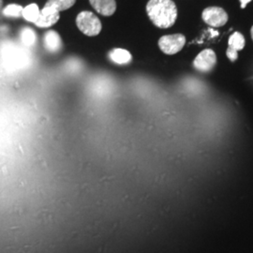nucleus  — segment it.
<instances>
[{
    "instance_id": "3",
    "label": "nucleus",
    "mask_w": 253,
    "mask_h": 253,
    "mask_svg": "<svg viewBox=\"0 0 253 253\" xmlns=\"http://www.w3.org/2000/svg\"><path fill=\"white\" fill-rule=\"evenodd\" d=\"M186 44V38L182 34L166 35L160 39L159 47L164 54H177Z\"/></svg>"
},
{
    "instance_id": "2",
    "label": "nucleus",
    "mask_w": 253,
    "mask_h": 253,
    "mask_svg": "<svg viewBox=\"0 0 253 253\" xmlns=\"http://www.w3.org/2000/svg\"><path fill=\"white\" fill-rule=\"evenodd\" d=\"M76 25L84 35L94 37L99 35L102 29L100 19L91 11H82L76 18Z\"/></svg>"
},
{
    "instance_id": "14",
    "label": "nucleus",
    "mask_w": 253,
    "mask_h": 253,
    "mask_svg": "<svg viewBox=\"0 0 253 253\" xmlns=\"http://www.w3.org/2000/svg\"><path fill=\"white\" fill-rule=\"evenodd\" d=\"M23 7L18 4H9L5 9H3V15L6 17H12V18H18L22 16Z\"/></svg>"
},
{
    "instance_id": "11",
    "label": "nucleus",
    "mask_w": 253,
    "mask_h": 253,
    "mask_svg": "<svg viewBox=\"0 0 253 253\" xmlns=\"http://www.w3.org/2000/svg\"><path fill=\"white\" fill-rule=\"evenodd\" d=\"M40 14H41V10L39 9V6L35 3L29 4L28 6L25 7L22 12V16L26 19L27 22H30V23H35L39 18Z\"/></svg>"
},
{
    "instance_id": "1",
    "label": "nucleus",
    "mask_w": 253,
    "mask_h": 253,
    "mask_svg": "<svg viewBox=\"0 0 253 253\" xmlns=\"http://www.w3.org/2000/svg\"><path fill=\"white\" fill-rule=\"evenodd\" d=\"M146 12L154 25L163 29L172 27L177 18V8L172 0H149Z\"/></svg>"
},
{
    "instance_id": "16",
    "label": "nucleus",
    "mask_w": 253,
    "mask_h": 253,
    "mask_svg": "<svg viewBox=\"0 0 253 253\" xmlns=\"http://www.w3.org/2000/svg\"><path fill=\"white\" fill-rule=\"evenodd\" d=\"M251 1H252V0H240V2H241V8L245 9V8L247 7V5H248Z\"/></svg>"
},
{
    "instance_id": "15",
    "label": "nucleus",
    "mask_w": 253,
    "mask_h": 253,
    "mask_svg": "<svg viewBox=\"0 0 253 253\" xmlns=\"http://www.w3.org/2000/svg\"><path fill=\"white\" fill-rule=\"evenodd\" d=\"M227 56L228 58L232 61V62H235V60L237 59V56H238V52H236L235 50L231 49L228 47L226 52Z\"/></svg>"
},
{
    "instance_id": "5",
    "label": "nucleus",
    "mask_w": 253,
    "mask_h": 253,
    "mask_svg": "<svg viewBox=\"0 0 253 253\" xmlns=\"http://www.w3.org/2000/svg\"><path fill=\"white\" fill-rule=\"evenodd\" d=\"M217 64V56L213 50L206 49L201 52L193 61L194 68L201 73L211 72Z\"/></svg>"
},
{
    "instance_id": "7",
    "label": "nucleus",
    "mask_w": 253,
    "mask_h": 253,
    "mask_svg": "<svg viewBox=\"0 0 253 253\" xmlns=\"http://www.w3.org/2000/svg\"><path fill=\"white\" fill-rule=\"evenodd\" d=\"M91 6L103 16H112L117 10L116 0H89Z\"/></svg>"
},
{
    "instance_id": "17",
    "label": "nucleus",
    "mask_w": 253,
    "mask_h": 253,
    "mask_svg": "<svg viewBox=\"0 0 253 253\" xmlns=\"http://www.w3.org/2000/svg\"><path fill=\"white\" fill-rule=\"evenodd\" d=\"M2 6H3V1H2V0H0V10L2 9Z\"/></svg>"
},
{
    "instance_id": "13",
    "label": "nucleus",
    "mask_w": 253,
    "mask_h": 253,
    "mask_svg": "<svg viewBox=\"0 0 253 253\" xmlns=\"http://www.w3.org/2000/svg\"><path fill=\"white\" fill-rule=\"evenodd\" d=\"M21 40L25 45L32 46L36 42V33L31 28H24L21 32Z\"/></svg>"
},
{
    "instance_id": "12",
    "label": "nucleus",
    "mask_w": 253,
    "mask_h": 253,
    "mask_svg": "<svg viewBox=\"0 0 253 253\" xmlns=\"http://www.w3.org/2000/svg\"><path fill=\"white\" fill-rule=\"evenodd\" d=\"M245 46V38L240 32H235L229 39V48L236 52L242 50Z\"/></svg>"
},
{
    "instance_id": "6",
    "label": "nucleus",
    "mask_w": 253,
    "mask_h": 253,
    "mask_svg": "<svg viewBox=\"0 0 253 253\" xmlns=\"http://www.w3.org/2000/svg\"><path fill=\"white\" fill-rule=\"evenodd\" d=\"M60 18V14L57 10L52 8H46L41 10V14L36 22L34 23L37 27L41 28H47L53 27Z\"/></svg>"
},
{
    "instance_id": "8",
    "label": "nucleus",
    "mask_w": 253,
    "mask_h": 253,
    "mask_svg": "<svg viewBox=\"0 0 253 253\" xmlns=\"http://www.w3.org/2000/svg\"><path fill=\"white\" fill-rule=\"evenodd\" d=\"M44 46L50 53H58L63 47L60 35L54 30H48L44 34Z\"/></svg>"
},
{
    "instance_id": "4",
    "label": "nucleus",
    "mask_w": 253,
    "mask_h": 253,
    "mask_svg": "<svg viewBox=\"0 0 253 253\" xmlns=\"http://www.w3.org/2000/svg\"><path fill=\"white\" fill-rule=\"evenodd\" d=\"M203 20L212 27H223L228 21L226 11L219 7H208L204 9L202 14Z\"/></svg>"
},
{
    "instance_id": "18",
    "label": "nucleus",
    "mask_w": 253,
    "mask_h": 253,
    "mask_svg": "<svg viewBox=\"0 0 253 253\" xmlns=\"http://www.w3.org/2000/svg\"><path fill=\"white\" fill-rule=\"evenodd\" d=\"M252 38H253V27H252Z\"/></svg>"
},
{
    "instance_id": "10",
    "label": "nucleus",
    "mask_w": 253,
    "mask_h": 253,
    "mask_svg": "<svg viewBox=\"0 0 253 253\" xmlns=\"http://www.w3.org/2000/svg\"><path fill=\"white\" fill-rule=\"evenodd\" d=\"M75 2L76 0H48L44 7L52 8L60 12L62 10L71 9L75 4Z\"/></svg>"
},
{
    "instance_id": "9",
    "label": "nucleus",
    "mask_w": 253,
    "mask_h": 253,
    "mask_svg": "<svg viewBox=\"0 0 253 253\" xmlns=\"http://www.w3.org/2000/svg\"><path fill=\"white\" fill-rule=\"evenodd\" d=\"M109 58L114 63L118 64V65H126L131 62L132 55L125 49L116 48L110 51Z\"/></svg>"
}]
</instances>
